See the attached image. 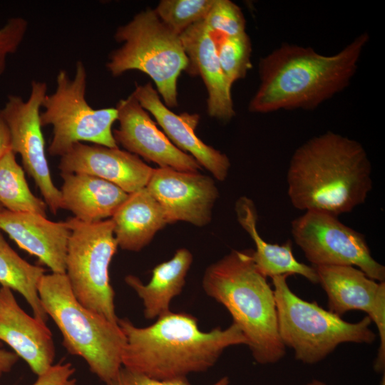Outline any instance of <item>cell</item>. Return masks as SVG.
Returning <instances> with one entry per match:
<instances>
[{"instance_id": "6da1fadb", "label": "cell", "mask_w": 385, "mask_h": 385, "mask_svg": "<svg viewBox=\"0 0 385 385\" xmlns=\"http://www.w3.org/2000/svg\"><path fill=\"white\" fill-rule=\"evenodd\" d=\"M369 41V34L364 32L329 56L311 47L282 44L260 61V83L249 111L316 108L349 86Z\"/></svg>"}, {"instance_id": "7a4b0ae2", "label": "cell", "mask_w": 385, "mask_h": 385, "mask_svg": "<svg viewBox=\"0 0 385 385\" xmlns=\"http://www.w3.org/2000/svg\"><path fill=\"white\" fill-rule=\"evenodd\" d=\"M371 163L356 140L327 131L299 146L287 172V195L299 210L339 216L365 202L373 187Z\"/></svg>"}, {"instance_id": "3957f363", "label": "cell", "mask_w": 385, "mask_h": 385, "mask_svg": "<svg viewBox=\"0 0 385 385\" xmlns=\"http://www.w3.org/2000/svg\"><path fill=\"white\" fill-rule=\"evenodd\" d=\"M118 324L126 338L123 367L160 380L187 379L192 373L205 371L227 348L247 344L233 323L204 332L192 314L171 310L146 327L126 318L119 319Z\"/></svg>"}, {"instance_id": "277c9868", "label": "cell", "mask_w": 385, "mask_h": 385, "mask_svg": "<svg viewBox=\"0 0 385 385\" xmlns=\"http://www.w3.org/2000/svg\"><path fill=\"white\" fill-rule=\"evenodd\" d=\"M252 249L232 250L205 270V294L230 313L247 339L254 360L262 365L278 362L285 355L278 330L273 289L256 267Z\"/></svg>"}, {"instance_id": "5b68a950", "label": "cell", "mask_w": 385, "mask_h": 385, "mask_svg": "<svg viewBox=\"0 0 385 385\" xmlns=\"http://www.w3.org/2000/svg\"><path fill=\"white\" fill-rule=\"evenodd\" d=\"M38 292L46 313L62 334L66 349L82 357L92 373L109 384L122 368L126 344L118 323L83 306L75 297L66 274H45Z\"/></svg>"}, {"instance_id": "8992f818", "label": "cell", "mask_w": 385, "mask_h": 385, "mask_svg": "<svg viewBox=\"0 0 385 385\" xmlns=\"http://www.w3.org/2000/svg\"><path fill=\"white\" fill-rule=\"evenodd\" d=\"M288 275L272 277L278 330L285 347L294 351L297 360L317 364L343 343L371 344L376 334L366 315L359 322L344 321L315 301L308 302L294 294L287 284Z\"/></svg>"}, {"instance_id": "52a82bcc", "label": "cell", "mask_w": 385, "mask_h": 385, "mask_svg": "<svg viewBox=\"0 0 385 385\" xmlns=\"http://www.w3.org/2000/svg\"><path fill=\"white\" fill-rule=\"evenodd\" d=\"M114 38L122 45L109 55L106 66L111 74L117 77L131 70L143 72L153 81L164 104L176 107L178 78L189 66L180 36L148 8L118 26Z\"/></svg>"}, {"instance_id": "ba28073f", "label": "cell", "mask_w": 385, "mask_h": 385, "mask_svg": "<svg viewBox=\"0 0 385 385\" xmlns=\"http://www.w3.org/2000/svg\"><path fill=\"white\" fill-rule=\"evenodd\" d=\"M86 67L77 61L73 78L66 71H59L55 91L43 99L40 120L42 127L53 128L48 149L52 156H63L77 143L118 147L112 131L118 118L116 108H93L86 99Z\"/></svg>"}, {"instance_id": "9c48e42d", "label": "cell", "mask_w": 385, "mask_h": 385, "mask_svg": "<svg viewBox=\"0 0 385 385\" xmlns=\"http://www.w3.org/2000/svg\"><path fill=\"white\" fill-rule=\"evenodd\" d=\"M71 235L65 274L77 300L108 320L118 323L109 266L118 247L111 219L93 223L66 220Z\"/></svg>"}, {"instance_id": "30bf717a", "label": "cell", "mask_w": 385, "mask_h": 385, "mask_svg": "<svg viewBox=\"0 0 385 385\" xmlns=\"http://www.w3.org/2000/svg\"><path fill=\"white\" fill-rule=\"evenodd\" d=\"M295 243L313 267L349 265L385 282V267L371 255L365 237L322 210H307L291 222Z\"/></svg>"}, {"instance_id": "8fae6325", "label": "cell", "mask_w": 385, "mask_h": 385, "mask_svg": "<svg viewBox=\"0 0 385 385\" xmlns=\"http://www.w3.org/2000/svg\"><path fill=\"white\" fill-rule=\"evenodd\" d=\"M46 94V83L33 81L29 98L25 101L21 96H8L1 114L9 130L11 150L21 156L24 170L34 179L48 209L56 214L62 209L61 193L52 181L40 120Z\"/></svg>"}, {"instance_id": "7c38bea8", "label": "cell", "mask_w": 385, "mask_h": 385, "mask_svg": "<svg viewBox=\"0 0 385 385\" xmlns=\"http://www.w3.org/2000/svg\"><path fill=\"white\" fill-rule=\"evenodd\" d=\"M145 188L160 205L168 224L183 221L207 225L219 197L211 177L170 168H154Z\"/></svg>"}, {"instance_id": "4fadbf2b", "label": "cell", "mask_w": 385, "mask_h": 385, "mask_svg": "<svg viewBox=\"0 0 385 385\" xmlns=\"http://www.w3.org/2000/svg\"><path fill=\"white\" fill-rule=\"evenodd\" d=\"M119 127L113 131L117 145L159 168L197 173L202 167L189 154L176 148L131 93L115 106Z\"/></svg>"}, {"instance_id": "5bb4252c", "label": "cell", "mask_w": 385, "mask_h": 385, "mask_svg": "<svg viewBox=\"0 0 385 385\" xmlns=\"http://www.w3.org/2000/svg\"><path fill=\"white\" fill-rule=\"evenodd\" d=\"M328 298L329 310L342 317L351 310L365 312L378 329V353L385 354V282L369 278L349 265L314 267Z\"/></svg>"}, {"instance_id": "9a60e30c", "label": "cell", "mask_w": 385, "mask_h": 385, "mask_svg": "<svg viewBox=\"0 0 385 385\" xmlns=\"http://www.w3.org/2000/svg\"><path fill=\"white\" fill-rule=\"evenodd\" d=\"M140 106L150 113L170 142L181 151L191 155L219 181H224L230 168L229 158L205 144L195 133L200 115L196 113L176 114L161 101L150 83L136 84L132 93Z\"/></svg>"}, {"instance_id": "2e32d148", "label": "cell", "mask_w": 385, "mask_h": 385, "mask_svg": "<svg viewBox=\"0 0 385 385\" xmlns=\"http://www.w3.org/2000/svg\"><path fill=\"white\" fill-rule=\"evenodd\" d=\"M61 173H84L108 181L128 194L148 185L153 169L138 155L118 148L77 143L61 157Z\"/></svg>"}, {"instance_id": "e0dca14e", "label": "cell", "mask_w": 385, "mask_h": 385, "mask_svg": "<svg viewBox=\"0 0 385 385\" xmlns=\"http://www.w3.org/2000/svg\"><path fill=\"white\" fill-rule=\"evenodd\" d=\"M0 341L11 346L37 376L53 365L56 353L50 329L25 312L12 290L5 287H0Z\"/></svg>"}, {"instance_id": "ac0fdd59", "label": "cell", "mask_w": 385, "mask_h": 385, "mask_svg": "<svg viewBox=\"0 0 385 385\" xmlns=\"http://www.w3.org/2000/svg\"><path fill=\"white\" fill-rule=\"evenodd\" d=\"M0 230L17 245L51 269L65 274L71 229L66 221L53 222L40 214L0 210Z\"/></svg>"}, {"instance_id": "d6986e66", "label": "cell", "mask_w": 385, "mask_h": 385, "mask_svg": "<svg viewBox=\"0 0 385 385\" xmlns=\"http://www.w3.org/2000/svg\"><path fill=\"white\" fill-rule=\"evenodd\" d=\"M189 61L188 72L199 75L207 92V113L224 121L235 115L229 83L220 63L215 41L204 20L180 35Z\"/></svg>"}, {"instance_id": "ffe728a7", "label": "cell", "mask_w": 385, "mask_h": 385, "mask_svg": "<svg viewBox=\"0 0 385 385\" xmlns=\"http://www.w3.org/2000/svg\"><path fill=\"white\" fill-rule=\"evenodd\" d=\"M62 209L77 220L93 223L112 217L129 194L117 185L84 173H61Z\"/></svg>"}, {"instance_id": "44dd1931", "label": "cell", "mask_w": 385, "mask_h": 385, "mask_svg": "<svg viewBox=\"0 0 385 385\" xmlns=\"http://www.w3.org/2000/svg\"><path fill=\"white\" fill-rule=\"evenodd\" d=\"M237 222L253 240V262L260 272L266 278L279 275L299 274L313 284H318L315 268L299 262L294 256L292 243L287 240L282 245L266 242L257 228V211L250 198L242 196L235 205Z\"/></svg>"}, {"instance_id": "7402d4cb", "label": "cell", "mask_w": 385, "mask_h": 385, "mask_svg": "<svg viewBox=\"0 0 385 385\" xmlns=\"http://www.w3.org/2000/svg\"><path fill=\"white\" fill-rule=\"evenodd\" d=\"M118 246L138 252L168 224L158 202L146 188L129 194L111 219Z\"/></svg>"}, {"instance_id": "603a6c76", "label": "cell", "mask_w": 385, "mask_h": 385, "mask_svg": "<svg viewBox=\"0 0 385 385\" xmlns=\"http://www.w3.org/2000/svg\"><path fill=\"white\" fill-rule=\"evenodd\" d=\"M192 261L191 252L187 248H180L171 259L153 268L148 283L143 284L131 274L125 277V283L142 300L145 319H157L170 310L173 299L183 291Z\"/></svg>"}, {"instance_id": "cb8c5ba5", "label": "cell", "mask_w": 385, "mask_h": 385, "mask_svg": "<svg viewBox=\"0 0 385 385\" xmlns=\"http://www.w3.org/2000/svg\"><path fill=\"white\" fill-rule=\"evenodd\" d=\"M46 270L21 258L8 244L0 230V284L21 294L31 307L34 317L48 319L38 295V286Z\"/></svg>"}, {"instance_id": "d4e9b609", "label": "cell", "mask_w": 385, "mask_h": 385, "mask_svg": "<svg viewBox=\"0 0 385 385\" xmlns=\"http://www.w3.org/2000/svg\"><path fill=\"white\" fill-rule=\"evenodd\" d=\"M0 205L11 212H34L46 217V202L30 190L24 170L11 150L0 159Z\"/></svg>"}, {"instance_id": "484cf974", "label": "cell", "mask_w": 385, "mask_h": 385, "mask_svg": "<svg viewBox=\"0 0 385 385\" xmlns=\"http://www.w3.org/2000/svg\"><path fill=\"white\" fill-rule=\"evenodd\" d=\"M222 69L232 86L252 68V43L246 32L233 36L213 38Z\"/></svg>"}, {"instance_id": "4316f807", "label": "cell", "mask_w": 385, "mask_h": 385, "mask_svg": "<svg viewBox=\"0 0 385 385\" xmlns=\"http://www.w3.org/2000/svg\"><path fill=\"white\" fill-rule=\"evenodd\" d=\"M214 0H161L154 11L160 20L180 36L193 24L205 20Z\"/></svg>"}, {"instance_id": "83f0119b", "label": "cell", "mask_w": 385, "mask_h": 385, "mask_svg": "<svg viewBox=\"0 0 385 385\" xmlns=\"http://www.w3.org/2000/svg\"><path fill=\"white\" fill-rule=\"evenodd\" d=\"M204 22L213 38L246 32L245 19L241 9L230 0H214Z\"/></svg>"}, {"instance_id": "f1b7e54d", "label": "cell", "mask_w": 385, "mask_h": 385, "mask_svg": "<svg viewBox=\"0 0 385 385\" xmlns=\"http://www.w3.org/2000/svg\"><path fill=\"white\" fill-rule=\"evenodd\" d=\"M28 21L22 17H13L0 28V76L6 68L7 57L17 51L28 29Z\"/></svg>"}, {"instance_id": "f546056e", "label": "cell", "mask_w": 385, "mask_h": 385, "mask_svg": "<svg viewBox=\"0 0 385 385\" xmlns=\"http://www.w3.org/2000/svg\"><path fill=\"white\" fill-rule=\"evenodd\" d=\"M229 378L224 376L211 385H228ZM107 385H190L187 379L160 380L122 367L115 378Z\"/></svg>"}, {"instance_id": "4dcf8cb0", "label": "cell", "mask_w": 385, "mask_h": 385, "mask_svg": "<svg viewBox=\"0 0 385 385\" xmlns=\"http://www.w3.org/2000/svg\"><path fill=\"white\" fill-rule=\"evenodd\" d=\"M75 368L71 363L53 364L46 372L38 376L32 385H77L72 378Z\"/></svg>"}, {"instance_id": "1f68e13d", "label": "cell", "mask_w": 385, "mask_h": 385, "mask_svg": "<svg viewBox=\"0 0 385 385\" xmlns=\"http://www.w3.org/2000/svg\"><path fill=\"white\" fill-rule=\"evenodd\" d=\"M19 356L12 351L0 347V377L11 371L17 362Z\"/></svg>"}, {"instance_id": "d6a6232c", "label": "cell", "mask_w": 385, "mask_h": 385, "mask_svg": "<svg viewBox=\"0 0 385 385\" xmlns=\"http://www.w3.org/2000/svg\"><path fill=\"white\" fill-rule=\"evenodd\" d=\"M11 149V136L0 109V159Z\"/></svg>"}, {"instance_id": "836d02e7", "label": "cell", "mask_w": 385, "mask_h": 385, "mask_svg": "<svg viewBox=\"0 0 385 385\" xmlns=\"http://www.w3.org/2000/svg\"><path fill=\"white\" fill-rule=\"evenodd\" d=\"M304 385H327L325 383H324L322 381L314 379L308 383H307Z\"/></svg>"}, {"instance_id": "e575fe53", "label": "cell", "mask_w": 385, "mask_h": 385, "mask_svg": "<svg viewBox=\"0 0 385 385\" xmlns=\"http://www.w3.org/2000/svg\"><path fill=\"white\" fill-rule=\"evenodd\" d=\"M380 385H385V374L383 373V377L381 379Z\"/></svg>"}, {"instance_id": "d590c367", "label": "cell", "mask_w": 385, "mask_h": 385, "mask_svg": "<svg viewBox=\"0 0 385 385\" xmlns=\"http://www.w3.org/2000/svg\"><path fill=\"white\" fill-rule=\"evenodd\" d=\"M4 208L1 205H0V210Z\"/></svg>"}]
</instances>
